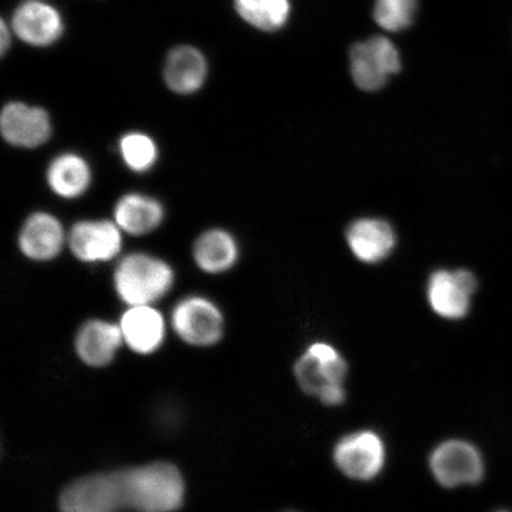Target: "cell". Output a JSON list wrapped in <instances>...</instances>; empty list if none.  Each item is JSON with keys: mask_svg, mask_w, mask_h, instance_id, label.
Wrapping results in <instances>:
<instances>
[{"mask_svg": "<svg viewBox=\"0 0 512 512\" xmlns=\"http://www.w3.org/2000/svg\"><path fill=\"white\" fill-rule=\"evenodd\" d=\"M47 182L57 196L74 200L85 194L92 182L88 163L76 153H63L50 163Z\"/></svg>", "mask_w": 512, "mask_h": 512, "instance_id": "obj_19", "label": "cell"}, {"mask_svg": "<svg viewBox=\"0 0 512 512\" xmlns=\"http://www.w3.org/2000/svg\"><path fill=\"white\" fill-rule=\"evenodd\" d=\"M418 12V0H376L374 21L388 32L407 30Z\"/></svg>", "mask_w": 512, "mask_h": 512, "instance_id": "obj_23", "label": "cell"}, {"mask_svg": "<svg viewBox=\"0 0 512 512\" xmlns=\"http://www.w3.org/2000/svg\"><path fill=\"white\" fill-rule=\"evenodd\" d=\"M475 275L466 270L438 271L428 281L427 297L432 310L445 319L464 318L477 291Z\"/></svg>", "mask_w": 512, "mask_h": 512, "instance_id": "obj_9", "label": "cell"}, {"mask_svg": "<svg viewBox=\"0 0 512 512\" xmlns=\"http://www.w3.org/2000/svg\"><path fill=\"white\" fill-rule=\"evenodd\" d=\"M207 75L208 63L200 50L181 46L170 51L165 62L164 79L172 92L194 94L203 87Z\"/></svg>", "mask_w": 512, "mask_h": 512, "instance_id": "obj_17", "label": "cell"}, {"mask_svg": "<svg viewBox=\"0 0 512 512\" xmlns=\"http://www.w3.org/2000/svg\"><path fill=\"white\" fill-rule=\"evenodd\" d=\"M68 241L62 223L44 211L32 214L19 232L18 245L28 259L50 261L59 255Z\"/></svg>", "mask_w": 512, "mask_h": 512, "instance_id": "obj_13", "label": "cell"}, {"mask_svg": "<svg viewBox=\"0 0 512 512\" xmlns=\"http://www.w3.org/2000/svg\"><path fill=\"white\" fill-rule=\"evenodd\" d=\"M174 279V271L162 259L134 253L115 268L114 287L127 306L153 305L168 294Z\"/></svg>", "mask_w": 512, "mask_h": 512, "instance_id": "obj_3", "label": "cell"}, {"mask_svg": "<svg viewBox=\"0 0 512 512\" xmlns=\"http://www.w3.org/2000/svg\"><path fill=\"white\" fill-rule=\"evenodd\" d=\"M239 247L226 230L210 229L194 245V259L200 270L220 274L230 270L238 261Z\"/></svg>", "mask_w": 512, "mask_h": 512, "instance_id": "obj_20", "label": "cell"}, {"mask_svg": "<svg viewBox=\"0 0 512 512\" xmlns=\"http://www.w3.org/2000/svg\"><path fill=\"white\" fill-rule=\"evenodd\" d=\"M172 329L184 343L208 348L221 341L224 332L222 312L204 297L184 298L172 310Z\"/></svg>", "mask_w": 512, "mask_h": 512, "instance_id": "obj_7", "label": "cell"}, {"mask_svg": "<svg viewBox=\"0 0 512 512\" xmlns=\"http://www.w3.org/2000/svg\"><path fill=\"white\" fill-rule=\"evenodd\" d=\"M124 343L140 355L157 351L165 339V320L152 305L128 306L119 322Z\"/></svg>", "mask_w": 512, "mask_h": 512, "instance_id": "obj_15", "label": "cell"}, {"mask_svg": "<svg viewBox=\"0 0 512 512\" xmlns=\"http://www.w3.org/2000/svg\"><path fill=\"white\" fill-rule=\"evenodd\" d=\"M347 375V361L329 343L311 344L294 364V376L303 392L329 407L341 406L347 399Z\"/></svg>", "mask_w": 512, "mask_h": 512, "instance_id": "obj_2", "label": "cell"}, {"mask_svg": "<svg viewBox=\"0 0 512 512\" xmlns=\"http://www.w3.org/2000/svg\"><path fill=\"white\" fill-rule=\"evenodd\" d=\"M125 510L175 512L185 497V482L174 464L155 462L118 470Z\"/></svg>", "mask_w": 512, "mask_h": 512, "instance_id": "obj_1", "label": "cell"}, {"mask_svg": "<svg viewBox=\"0 0 512 512\" xmlns=\"http://www.w3.org/2000/svg\"><path fill=\"white\" fill-rule=\"evenodd\" d=\"M124 343L119 324L102 319L88 320L75 338V351L80 360L92 368L112 363Z\"/></svg>", "mask_w": 512, "mask_h": 512, "instance_id": "obj_14", "label": "cell"}, {"mask_svg": "<svg viewBox=\"0 0 512 512\" xmlns=\"http://www.w3.org/2000/svg\"><path fill=\"white\" fill-rule=\"evenodd\" d=\"M164 219V208L155 198L128 194L120 198L114 209V222L124 233L133 236L150 234Z\"/></svg>", "mask_w": 512, "mask_h": 512, "instance_id": "obj_18", "label": "cell"}, {"mask_svg": "<svg viewBox=\"0 0 512 512\" xmlns=\"http://www.w3.org/2000/svg\"><path fill=\"white\" fill-rule=\"evenodd\" d=\"M11 46V34L10 30L8 28V25H6L4 19H2V25H0V54L4 56L6 54V51L9 50Z\"/></svg>", "mask_w": 512, "mask_h": 512, "instance_id": "obj_24", "label": "cell"}, {"mask_svg": "<svg viewBox=\"0 0 512 512\" xmlns=\"http://www.w3.org/2000/svg\"><path fill=\"white\" fill-rule=\"evenodd\" d=\"M67 242L75 258L83 262L110 261L121 251L123 230L111 221H80L70 229Z\"/></svg>", "mask_w": 512, "mask_h": 512, "instance_id": "obj_10", "label": "cell"}, {"mask_svg": "<svg viewBox=\"0 0 512 512\" xmlns=\"http://www.w3.org/2000/svg\"><path fill=\"white\" fill-rule=\"evenodd\" d=\"M234 4L243 21L266 32L284 28L291 12L288 0H234Z\"/></svg>", "mask_w": 512, "mask_h": 512, "instance_id": "obj_21", "label": "cell"}, {"mask_svg": "<svg viewBox=\"0 0 512 512\" xmlns=\"http://www.w3.org/2000/svg\"><path fill=\"white\" fill-rule=\"evenodd\" d=\"M401 68L399 50L387 37H370L350 49L352 80L364 92L380 91Z\"/></svg>", "mask_w": 512, "mask_h": 512, "instance_id": "obj_4", "label": "cell"}, {"mask_svg": "<svg viewBox=\"0 0 512 512\" xmlns=\"http://www.w3.org/2000/svg\"><path fill=\"white\" fill-rule=\"evenodd\" d=\"M347 241L352 254L364 264H377L387 259L396 245L392 226L379 219H362L351 224Z\"/></svg>", "mask_w": 512, "mask_h": 512, "instance_id": "obj_16", "label": "cell"}, {"mask_svg": "<svg viewBox=\"0 0 512 512\" xmlns=\"http://www.w3.org/2000/svg\"><path fill=\"white\" fill-rule=\"evenodd\" d=\"M284 512H299V511H296V510H286Z\"/></svg>", "mask_w": 512, "mask_h": 512, "instance_id": "obj_25", "label": "cell"}, {"mask_svg": "<svg viewBox=\"0 0 512 512\" xmlns=\"http://www.w3.org/2000/svg\"><path fill=\"white\" fill-rule=\"evenodd\" d=\"M0 130L6 143L22 149H36L48 142L51 121L48 112L41 107L10 102L3 108Z\"/></svg>", "mask_w": 512, "mask_h": 512, "instance_id": "obj_11", "label": "cell"}, {"mask_svg": "<svg viewBox=\"0 0 512 512\" xmlns=\"http://www.w3.org/2000/svg\"><path fill=\"white\" fill-rule=\"evenodd\" d=\"M12 29L32 47H49L62 35L60 12L42 0H24L12 16Z\"/></svg>", "mask_w": 512, "mask_h": 512, "instance_id": "obj_12", "label": "cell"}, {"mask_svg": "<svg viewBox=\"0 0 512 512\" xmlns=\"http://www.w3.org/2000/svg\"><path fill=\"white\" fill-rule=\"evenodd\" d=\"M61 512H120L125 510L118 472L93 473L75 479L62 491Z\"/></svg>", "mask_w": 512, "mask_h": 512, "instance_id": "obj_5", "label": "cell"}, {"mask_svg": "<svg viewBox=\"0 0 512 512\" xmlns=\"http://www.w3.org/2000/svg\"><path fill=\"white\" fill-rule=\"evenodd\" d=\"M430 469L437 482L447 489L482 482L485 465L482 453L465 440L444 441L431 453Z\"/></svg>", "mask_w": 512, "mask_h": 512, "instance_id": "obj_6", "label": "cell"}, {"mask_svg": "<svg viewBox=\"0 0 512 512\" xmlns=\"http://www.w3.org/2000/svg\"><path fill=\"white\" fill-rule=\"evenodd\" d=\"M120 155L127 168L134 172H146L158 159V147L147 134L132 132L125 134L119 143Z\"/></svg>", "mask_w": 512, "mask_h": 512, "instance_id": "obj_22", "label": "cell"}, {"mask_svg": "<svg viewBox=\"0 0 512 512\" xmlns=\"http://www.w3.org/2000/svg\"><path fill=\"white\" fill-rule=\"evenodd\" d=\"M387 451L382 438L373 431H358L345 435L334 450L338 470L350 479L369 482L386 464Z\"/></svg>", "mask_w": 512, "mask_h": 512, "instance_id": "obj_8", "label": "cell"}, {"mask_svg": "<svg viewBox=\"0 0 512 512\" xmlns=\"http://www.w3.org/2000/svg\"><path fill=\"white\" fill-rule=\"evenodd\" d=\"M498 512H507V511H498Z\"/></svg>", "mask_w": 512, "mask_h": 512, "instance_id": "obj_26", "label": "cell"}]
</instances>
